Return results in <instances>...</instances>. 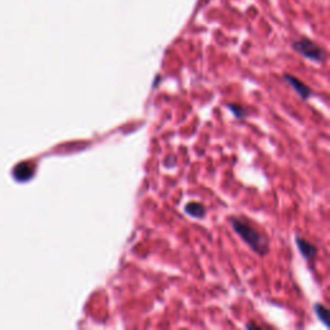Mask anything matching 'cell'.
<instances>
[{"label": "cell", "mask_w": 330, "mask_h": 330, "mask_svg": "<svg viewBox=\"0 0 330 330\" xmlns=\"http://www.w3.org/2000/svg\"><path fill=\"white\" fill-rule=\"evenodd\" d=\"M227 107L228 110L234 114V116L238 118V119H244V118H246V115H248V110H246L244 106L239 105V103H228Z\"/></svg>", "instance_id": "obj_8"}, {"label": "cell", "mask_w": 330, "mask_h": 330, "mask_svg": "<svg viewBox=\"0 0 330 330\" xmlns=\"http://www.w3.org/2000/svg\"><path fill=\"white\" fill-rule=\"evenodd\" d=\"M34 174V167L31 164L22 163L14 169V177L18 180H29Z\"/></svg>", "instance_id": "obj_6"}, {"label": "cell", "mask_w": 330, "mask_h": 330, "mask_svg": "<svg viewBox=\"0 0 330 330\" xmlns=\"http://www.w3.org/2000/svg\"><path fill=\"white\" fill-rule=\"evenodd\" d=\"M231 222V226L234 228V231L238 234L241 240L245 244H248V246L252 249L253 252L257 253L261 257H265L267 253H269L270 249V240L269 238L261 232L259 230L254 227V226L250 225V222H248L244 218H231L230 219Z\"/></svg>", "instance_id": "obj_1"}, {"label": "cell", "mask_w": 330, "mask_h": 330, "mask_svg": "<svg viewBox=\"0 0 330 330\" xmlns=\"http://www.w3.org/2000/svg\"><path fill=\"white\" fill-rule=\"evenodd\" d=\"M246 328H248V329H250V328H255V329H259V325H257V324H248V325H246Z\"/></svg>", "instance_id": "obj_9"}, {"label": "cell", "mask_w": 330, "mask_h": 330, "mask_svg": "<svg viewBox=\"0 0 330 330\" xmlns=\"http://www.w3.org/2000/svg\"><path fill=\"white\" fill-rule=\"evenodd\" d=\"M313 310H315V313H316L317 319L321 321V323L325 325V327H329V324H328V319H329V311L324 304L321 303H315V306H313Z\"/></svg>", "instance_id": "obj_7"}, {"label": "cell", "mask_w": 330, "mask_h": 330, "mask_svg": "<svg viewBox=\"0 0 330 330\" xmlns=\"http://www.w3.org/2000/svg\"><path fill=\"white\" fill-rule=\"evenodd\" d=\"M184 211L194 218H204L205 214H207V209H205L204 205L200 204V203H196V201L187 203L186 207H184Z\"/></svg>", "instance_id": "obj_5"}, {"label": "cell", "mask_w": 330, "mask_h": 330, "mask_svg": "<svg viewBox=\"0 0 330 330\" xmlns=\"http://www.w3.org/2000/svg\"><path fill=\"white\" fill-rule=\"evenodd\" d=\"M296 244L298 246V250L300 252V254L303 255V258L307 259V261H312V259L316 258L317 248L313 245L312 242L307 241V240L300 238V236H296Z\"/></svg>", "instance_id": "obj_4"}, {"label": "cell", "mask_w": 330, "mask_h": 330, "mask_svg": "<svg viewBox=\"0 0 330 330\" xmlns=\"http://www.w3.org/2000/svg\"><path fill=\"white\" fill-rule=\"evenodd\" d=\"M284 79H285L286 83L292 85L293 89H294V90H296V92L300 95V98L304 99V101L310 98L311 94H312V89H311L308 85L304 84L302 80H300V79L296 78V76L288 75V74L284 75Z\"/></svg>", "instance_id": "obj_3"}, {"label": "cell", "mask_w": 330, "mask_h": 330, "mask_svg": "<svg viewBox=\"0 0 330 330\" xmlns=\"http://www.w3.org/2000/svg\"><path fill=\"white\" fill-rule=\"evenodd\" d=\"M293 48L303 57L308 58L311 61L316 62V63H323L327 60V53L323 48L319 47L312 40H308V39H300V40L296 41L293 44Z\"/></svg>", "instance_id": "obj_2"}]
</instances>
